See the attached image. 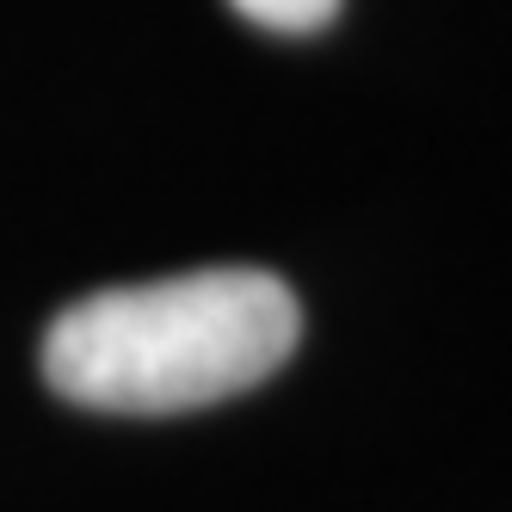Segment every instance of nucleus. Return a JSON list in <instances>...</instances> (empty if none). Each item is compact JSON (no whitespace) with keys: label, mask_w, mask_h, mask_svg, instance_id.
<instances>
[{"label":"nucleus","mask_w":512,"mask_h":512,"mask_svg":"<svg viewBox=\"0 0 512 512\" xmlns=\"http://www.w3.org/2000/svg\"><path fill=\"white\" fill-rule=\"evenodd\" d=\"M241 19H253L260 31H278V38H309V31H327L340 13V0H229Z\"/></svg>","instance_id":"f03ea898"},{"label":"nucleus","mask_w":512,"mask_h":512,"mask_svg":"<svg viewBox=\"0 0 512 512\" xmlns=\"http://www.w3.org/2000/svg\"><path fill=\"white\" fill-rule=\"evenodd\" d=\"M303 340L297 290L260 266H210L93 290L44 334V383L99 414H186L260 389Z\"/></svg>","instance_id":"f257e3e1"}]
</instances>
